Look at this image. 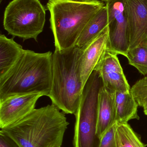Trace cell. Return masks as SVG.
<instances>
[{
	"label": "cell",
	"instance_id": "9",
	"mask_svg": "<svg viewBox=\"0 0 147 147\" xmlns=\"http://www.w3.org/2000/svg\"><path fill=\"white\" fill-rule=\"evenodd\" d=\"M130 36L129 50L147 38V0H123Z\"/></svg>",
	"mask_w": 147,
	"mask_h": 147
},
{
	"label": "cell",
	"instance_id": "21",
	"mask_svg": "<svg viewBox=\"0 0 147 147\" xmlns=\"http://www.w3.org/2000/svg\"><path fill=\"white\" fill-rule=\"evenodd\" d=\"M70 1H74L82 2H84L89 1H91V0H70Z\"/></svg>",
	"mask_w": 147,
	"mask_h": 147
},
{
	"label": "cell",
	"instance_id": "15",
	"mask_svg": "<svg viewBox=\"0 0 147 147\" xmlns=\"http://www.w3.org/2000/svg\"><path fill=\"white\" fill-rule=\"evenodd\" d=\"M115 104L117 122L127 123L130 120L140 119L139 105L131 91L115 92Z\"/></svg>",
	"mask_w": 147,
	"mask_h": 147
},
{
	"label": "cell",
	"instance_id": "20",
	"mask_svg": "<svg viewBox=\"0 0 147 147\" xmlns=\"http://www.w3.org/2000/svg\"><path fill=\"white\" fill-rule=\"evenodd\" d=\"M0 147H20L11 138L0 132Z\"/></svg>",
	"mask_w": 147,
	"mask_h": 147
},
{
	"label": "cell",
	"instance_id": "8",
	"mask_svg": "<svg viewBox=\"0 0 147 147\" xmlns=\"http://www.w3.org/2000/svg\"><path fill=\"white\" fill-rule=\"evenodd\" d=\"M39 93L14 95L0 100V128L15 123L35 109Z\"/></svg>",
	"mask_w": 147,
	"mask_h": 147
},
{
	"label": "cell",
	"instance_id": "23",
	"mask_svg": "<svg viewBox=\"0 0 147 147\" xmlns=\"http://www.w3.org/2000/svg\"><path fill=\"white\" fill-rule=\"evenodd\" d=\"M144 41H145V42H146V44L147 45V38L145 40H144Z\"/></svg>",
	"mask_w": 147,
	"mask_h": 147
},
{
	"label": "cell",
	"instance_id": "11",
	"mask_svg": "<svg viewBox=\"0 0 147 147\" xmlns=\"http://www.w3.org/2000/svg\"><path fill=\"white\" fill-rule=\"evenodd\" d=\"M108 26L83 48L80 61V75L83 86L95 71L108 50Z\"/></svg>",
	"mask_w": 147,
	"mask_h": 147
},
{
	"label": "cell",
	"instance_id": "16",
	"mask_svg": "<svg viewBox=\"0 0 147 147\" xmlns=\"http://www.w3.org/2000/svg\"><path fill=\"white\" fill-rule=\"evenodd\" d=\"M115 139L117 147H146L128 123H116Z\"/></svg>",
	"mask_w": 147,
	"mask_h": 147
},
{
	"label": "cell",
	"instance_id": "4",
	"mask_svg": "<svg viewBox=\"0 0 147 147\" xmlns=\"http://www.w3.org/2000/svg\"><path fill=\"white\" fill-rule=\"evenodd\" d=\"M105 5L101 0L84 2L49 0L46 7L50 13V28L55 49L66 50L75 46L89 21Z\"/></svg>",
	"mask_w": 147,
	"mask_h": 147
},
{
	"label": "cell",
	"instance_id": "25",
	"mask_svg": "<svg viewBox=\"0 0 147 147\" xmlns=\"http://www.w3.org/2000/svg\"></svg>",
	"mask_w": 147,
	"mask_h": 147
},
{
	"label": "cell",
	"instance_id": "13",
	"mask_svg": "<svg viewBox=\"0 0 147 147\" xmlns=\"http://www.w3.org/2000/svg\"><path fill=\"white\" fill-rule=\"evenodd\" d=\"M109 24L108 9L105 5L89 21L79 38L76 46L83 48L101 33Z\"/></svg>",
	"mask_w": 147,
	"mask_h": 147
},
{
	"label": "cell",
	"instance_id": "1",
	"mask_svg": "<svg viewBox=\"0 0 147 147\" xmlns=\"http://www.w3.org/2000/svg\"><path fill=\"white\" fill-rule=\"evenodd\" d=\"M52 104L35 109L0 132L20 147H60L70 123L65 114Z\"/></svg>",
	"mask_w": 147,
	"mask_h": 147
},
{
	"label": "cell",
	"instance_id": "7",
	"mask_svg": "<svg viewBox=\"0 0 147 147\" xmlns=\"http://www.w3.org/2000/svg\"><path fill=\"white\" fill-rule=\"evenodd\" d=\"M108 9L109 39L108 51L126 57L130 40L123 0L106 3Z\"/></svg>",
	"mask_w": 147,
	"mask_h": 147
},
{
	"label": "cell",
	"instance_id": "5",
	"mask_svg": "<svg viewBox=\"0 0 147 147\" xmlns=\"http://www.w3.org/2000/svg\"><path fill=\"white\" fill-rule=\"evenodd\" d=\"M102 82L99 74L93 71L84 86L76 114L73 147H99L97 134L98 96Z\"/></svg>",
	"mask_w": 147,
	"mask_h": 147
},
{
	"label": "cell",
	"instance_id": "18",
	"mask_svg": "<svg viewBox=\"0 0 147 147\" xmlns=\"http://www.w3.org/2000/svg\"><path fill=\"white\" fill-rule=\"evenodd\" d=\"M130 91L139 106L144 109L147 116V76L138 80L130 89Z\"/></svg>",
	"mask_w": 147,
	"mask_h": 147
},
{
	"label": "cell",
	"instance_id": "3",
	"mask_svg": "<svg viewBox=\"0 0 147 147\" xmlns=\"http://www.w3.org/2000/svg\"><path fill=\"white\" fill-rule=\"evenodd\" d=\"M83 49L75 46L55 49L52 55V78L48 96L52 104L65 114L75 115L80 103L84 86L80 75Z\"/></svg>",
	"mask_w": 147,
	"mask_h": 147
},
{
	"label": "cell",
	"instance_id": "2",
	"mask_svg": "<svg viewBox=\"0 0 147 147\" xmlns=\"http://www.w3.org/2000/svg\"><path fill=\"white\" fill-rule=\"evenodd\" d=\"M51 51L24 50L14 66L0 78V100L14 95L39 93L48 96L52 78Z\"/></svg>",
	"mask_w": 147,
	"mask_h": 147
},
{
	"label": "cell",
	"instance_id": "22",
	"mask_svg": "<svg viewBox=\"0 0 147 147\" xmlns=\"http://www.w3.org/2000/svg\"><path fill=\"white\" fill-rule=\"evenodd\" d=\"M103 2H105V3L111 1H114V0H101Z\"/></svg>",
	"mask_w": 147,
	"mask_h": 147
},
{
	"label": "cell",
	"instance_id": "10",
	"mask_svg": "<svg viewBox=\"0 0 147 147\" xmlns=\"http://www.w3.org/2000/svg\"><path fill=\"white\" fill-rule=\"evenodd\" d=\"M117 55L107 50L95 70L99 74L103 85L108 90L128 92L131 88Z\"/></svg>",
	"mask_w": 147,
	"mask_h": 147
},
{
	"label": "cell",
	"instance_id": "6",
	"mask_svg": "<svg viewBox=\"0 0 147 147\" xmlns=\"http://www.w3.org/2000/svg\"><path fill=\"white\" fill-rule=\"evenodd\" d=\"M45 21L46 10L39 0H13L5 9L3 26L13 37L37 41Z\"/></svg>",
	"mask_w": 147,
	"mask_h": 147
},
{
	"label": "cell",
	"instance_id": "14",
	"mask_svg": "<svg viewBox=\"0 0 147 147\" xmlns=\"http://www.w3.org/2000/svg\"><path fill=\"white\" fill-rule=\"evenodd\" d=\"M24 49L21 45L4 34L0 35V78L16 63Z\"/></svg>",
	"mask_w": 147,
	"mask_h": 147
},
{
	"label": "cell",
	"instance_id": "24",
	"mask_svg": "<svg viewBox=\"0 0 147 147\" xmlns=\"http://www.w3.org/2000/svg\"><path fill=\"white\" fill-rule=\"evenodd\" d=\"M3 0H0V3H1L2 1Z\"/></svg>",
	"mask_w": 147,
	"mask_h": 147
},
{
	"label": "cell",
	"instance_id": "19",
	"mask_svg": "<svg viewBox=\"0 0 147 147\" xmlns=\"http://www.w3.org/2000/svg\"><path fill=\"white\" fill-rule=\"evenodd\" d=\"M115 124L103 135L99 147H117L115 139Z\"/></svg>",
	"mask_w": 147,
	"mask_h": 147
},
{
	"label": "cell",
	"instance_id": "17",
	"mask_svg": "<svg viewBox=\"0 0 147 147\" xmlns=\"http://www.w3.org/2000/svg\"><path fill=\"white\" fill-rule=\"evenodd\" d=\"M126 57L129 64L143 75H147V45L145 41L137 47L129 50Z\"/></svg>",
	"mask_w": 147,
	"mask_h": 147
},
{
	"label": "cell",
	"instance_id": "12",
	"mask_svg": "<svg viewBox=\"0 0 147 147\" xmlns=\"http://www.w3.org/2000/svg\"><path fill=\"white\" fill-rule=\"evenodd\" d=\"M115 92L108 90L103 85L98 96V116L97 134L100 139L116 123Z\"/></svg>",
	"mask_w": 147,
	"mask_h": 147
}]
</instances>
